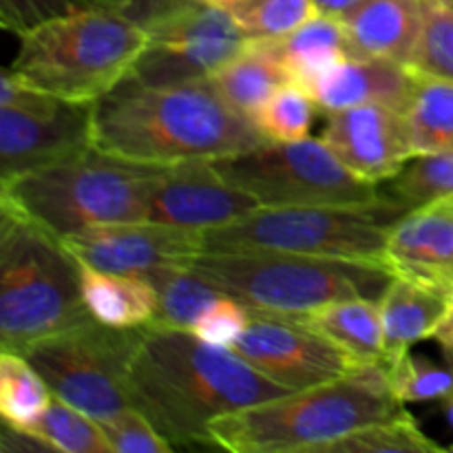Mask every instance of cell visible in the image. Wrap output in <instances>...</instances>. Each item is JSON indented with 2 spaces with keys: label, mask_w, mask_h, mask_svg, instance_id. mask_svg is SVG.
I'll return each mask as SVG.
<instances>
[{
  "label": "cell",
  "mask_w": 453,
  "mask_h": 453,
  "mask_svg": "<svg viewBox=\"0 0 453 453\" xmlns=\"http://www.w3.org/2000/svg\"><path fill=\"white\" fill-rule=\"evenodd\" d=\"M102 432L113 453H171L175 447L135 407L102 420Z\"/></svg>",
  "instance_id": "e575fe53"
},
{
  "label": "cell",
  "mask_w": 453,
  "mask_h": 453,
  "mask_svg": "<svg viewBox=\"0 0 453 453\" xmlns=\"http://www.w3.org/2000/svg\"><path fill=\"white\" fill-rule=\"evenodd\" d=\"M88 314L111 327H149L157 312L155 288L144 277L104 273L80 264Z\"/></svg>",
  "instance_id": "603a6c76"
},
{
  "label": "cell",
  "mask_w": 453,
  "mask_h": 453,
  "mask_svg": "<svg viewBox=\"0 0 453 453\" xmlns=\"http://www.w3.org/2000/svg\"><path fill=\"white\" fill-rule=\"evenodd\" d=\"M188 265L250 312L286 319L336 301H379L394 279L383 265L290 252H202Z\"/></svg>",
  "instance_id": "52a82bcc"
},
{
  "label": "cell",
  "mask_w": 453,
  "mask_h": 453,
  "mask_svg": "<svg viewBox=\"0 0 453 453\" xmlns=\"http://www.w3.org/2000/svg\"><path fill=\"white\" fill-rule=\"evenodd\" d=\"M317 3L319 13H326V16L341 18L348 9H352L358 0H314Z\"/></svg>",
  "instance_id": "ab89813d"
},
{
  "label": "cell",
  "mask_w": 453,
  "mask_h": 453,
  "mask_svg": "<svg viewBox=\"0 0 453 453\" xmlns=\"http://www.w3.org/2000/svg\"><path fill=\"white\" fill-rule=\"evenodd\" d=\"M420 34L407 66L453 82V9L441 0H420Z\"/></svg>",
  "instance_id": "836d02e7"
},
{
  "label": "cell",
  "mask_w": 453,
  "mask_h": 453,
  "mask_svg": "<svg viewBox=\"0 0 453 453\" xmlns=\"http://www.w3.org/2000/svg\"><path fill=\"white\" fill-rule=\"evenodd\" d=\"M453 447H442L427 436L407 410L392 418L379 420L357 429L349 436L327 447L326 453H447Z\"/></svg>",
  "instance_id": "f1b7e54d"
},
{
  "label": "cell",
  "mask_w": 453,
  "mask_h": 453,
  "mask_svg": "<svg viewBox=\"0 0 453 453\" xmlns=\"http://www.w3.org/2000/svg\"><path fill=\"white\" fill-rule=\"evenodd\" d=\"M317 102L312 93L296 82H286L265 100L252 122L268 142H295L310 137Z\"/></svg>",
  "instance_id": "4dcf8cb0"
},
{
  "label": "cell",
  "mask_w": 453,
  "mask_h": 453,
  "mask_svg": "<svg viewBox=\"0 0 453 453\" xmlns=\"http://www.w3.org/2000/svg\"><path fill=\"white\" fill-rule=\"evenodd\" d=\"M248 323H250V310L230 295H221L199 314L190 332L203 343L233 349Z\"/></svg>",
  "instance_id": "d590c367"
},
{
  "label": "cell",
  "mask_w": 453,
  "mask_h": 453,
  "mask_svg": "<svg viewBox=\"0 0 453 453\" xmlns=\"http://www.w3.org/2000/svg\"><path fill=\"white\" fill-rule=\"evenodd\" d=\"M323 142L361 180L383 184L414 157L405 115L385 104L330 111Z\"/></svg>",
  "instance_id": "2e32d148"
},
{
  "label": "cell",
  "mask_w": 453,
  "mask_h": 453,
  "mask_svg": "<svg viewBox=\"0 0 453 453\" xmlns=\"http://www.w3.org/2000/svg\"><path fill=\"white\" fill-rule=\"evenodd\" d=\"M146 327H111L88 319L35 341L22 357L38 370L51 394L97 423L128 410V365Z\"/></svg>",
  "instance_id": "30bf717a"
},
{
  "label": "cell",
  "mask_w": 453,
  "mask_h": 453,
  "mask_svg": "<svg viewBox=\"0 0 453 453\" xmlns=\"http://www.w3.org/2000/svg\"><path fill=\"white\" fill-rule=\"evenodd\" d=\"M414 71L401 62L374 56H352L327 71L308 88L321 111L357 104H385L405 113L414 93Z\"/></svg>",
  "instance_id": "ac0fdd59"
},
{
  "label": "cell",
  "mask_w": 453,
  "mask_h": 453,
  "mask_svg": "<svg viewBox=\"0 0 453 453\" xmlns=\"http://www.w3.org/2000/svg\"><path fill=\"white\" fill-rule=\"evenodd\" d=\"M257 208L261 203L221 177L212 159H190L159 168L150 184L146 221L203 233Z\"/></svg>",
  "instance_id": "5bb4252c"
},
{
  "label": "cell",
  "mask_w": 453,
  "mask_h": 453,
  "mask_svg": "<svg viewBox=\"0 0 453 453\" xmlns=\"http://www.w3.org/2000/svg\"><path fill=\"white\" fill-rule=\"evenodd\" d=\"M18 38L7 69L20 82L78 104H93L128 78L149 42L144 27L100 3Z\"/></svg>",
  "instance_id": "5b68a950"
},
{
  "label": "cell",
  "mask_w": 453,
  "mask_h": 453,
  "mask_svg": "<svg viewBox=\"0 0 453 453\" xmlns=\"http://www.w3.org/2000/svg\"><path fill=\"white\" fill-rule=\"evenodd\" d=\"M96 3L104 4V7L113 9V12L122 13L124 18L133 20L135 25L146 27L159 18L162 13L171 12L177 4L186 3V0H96Z\"/></svg>",
  "instance_id": "74e56055"
},
{
  "label": "cell",
  "mask_w": 453,
  "mask_h": 453,
  "mask_svg": "<svg viewBox=\"0 0 453 453\" xmlns=\"http://www.w3.org/2000/svg\"><path fill=\"white\" fill-rule=\"evenodd\" d=\"M352 56L410 65L420 34V0H358L339 18Z\"/></svg>",
  "instance_id": "d6986e66"
},
{
  "label": "cell",
  "mask_w": 453,
  "mask_h": 453,
  "mask_svg": "<svg viewBox=\"0 0 453 453\" xmlns=\"http://www.w3.org/2000/svg\"><path fill=\"white\" fill-rule=\"evenodd\" d=\"M274 40L290 82L305 88L349 56L343 22L326 13H317L299 29Z\"/></svg>",
  "instance_id": "cb8c5ba5"
},
{
  "label": "cell",
  "mask_w": 453,
  "mask_h": 453,
  "mask_svg": "<svg viewBox=\"0 0 453 453\" xmlns=\"http://www.w3.org/2000/svg\"><path fill=\"white\" fill-rule=\"evenodd\" d=\"M414 75V93L403 113L411 150L414 155L453 150V82L418 71Z\"/></svg>",
  "instance_id": "484cf974"
},
{
  "label": "cell",
  "mask_w": 453,
  "mask_h": 453,
  "mask_svg": "<svg viewBox=\"0 0 453 453\" xmlns=\"http://www.w3.org/2000/svg\"><path fill=\"white\" fill-rule=\"evenodd\" d=\"M93 3L96 0H0V25L22 35L44 22L91 7Z\"/></svg>",
  "instance_id": "8d00e7d4"
},
{
  "label": "cell",
  "mask_w": 453,
  "mask_h": 453,
  "mask_svg": "<svg viewBox=\"0 0 453 453\" xmlns=\"http://www.w3.org/2000/svg\"><path fill=\"white\" fill-rule=\"evenodd\" d=\"M385 265L453 305V202L414 208L389 224Z\"/></svg>",
  "instance_id": "e0dca14e"
},
{
  "label": "cell",
  "mask_w": 453,
  "mask_h": 453,
  "mask_svg": "<svg viewBox=\"0 0 453 453\" xmlns=\"http://www.w3.org/2000/svg\"><path fill=\"white\" fill-rule=\"evenodd\" d=\"M53 394L22 354L0 352V416L9 427L27 429L44 414Z\"/></svg>",
  "instance_id": "83f0119b"
},
{
  "label": "cell",
  "mask_w": 453,
  "mask_h": 453,
  "mask_svg": "<svg viewBox=\"0 0 453 453\" xmlns=\"http://www.w3.org/2000/svg\"><path fill=\"white\" fill-rule=\"evenodd\" d=\"M389 206H261L219 228L203 230L202 252H290L385 265Z\"/></svg>",
  "instance_id": "ba28073f"
},
{
  "label": "cell",
  "mask_w": 453,
  "mask_h": 453,
  "mask_svg": "<svg viewBox=\"0 0 453 453\" xmlns=\"http://www.w3.org/2000/svg\"><path fill=\"white\" fill-rule=\"evenodd\" d=\"M144 29L149 42L131 78L155 87L208 82L248 44L233 13L206 0H186Z\"/></svg>",
  "instance_id": "8fae6325"
},
{
  "label": "cell",
  "mask_w": 453,
  "mask_h": 453,
  "mask_svg": "<svg viewBox=\"0 0 453 453\" xmlns=\"http://www.w3.org/2000/svg\"><path fill=\"white\" fill-rule=\"evenodd\" d=\"M84 265L115 274L146 277L164 265H188L202 255V233L157 221H124L71 234L65 242Z\"/></svg>",
  "instance_id": "9a60e30c"
},
{
  "label": "cell",
  "mask_w": 453,
  "mask_h": 453,
  "mask_svg": "<svg viewBox=\"0 0 453 453\" xmlns=\"http://www.w3.org/2000/svg\"><path fill=\"white\" fill-rule=\"evenodd\" d=\"M248 40L283 38L319 13L314 0H239L228 7Z\"/></svg>",
  "instance_id": "d6a6232c"
},
{
  "label": "cell",
  "mask_w": 453,
  "mask_h": 453,
  "mask_svg": "<svg viewBox=\"0 0 453 453\" xmlns=\"http://www.w3.org/2000/svg\"><path fill=\"white\" fill-rule=\"evenodd\" d=\"M162 166L91 149L0 181V211L65 242L97 226L146 221L150 184Z\"/></svg>",
  "instance_id": "277c9868"
},
{
  "label": "cell",
  "mask_w": 453,
  "mask_h": 453,
  "mask_svg": "<svg viewBox=\"0 0 453 453\" xmlns=\"http://www.w3.org/2000/svg\"><path fill=\"white\" fill-rule=\"evenodd\" d=\"M234 352L273 383L301 392L352 374L361 363L319 332L286 317L250 312Z\"/></svg>",
  "instance_id": "7c38bea8"
},
{
  "label": "cell",
  "mask_w": 453,
  "mask_h": 453,
  "mask_svg": "<svg viewBox=\"0 0 453 453\" xmlns=\"http://www.w3.org/2000/svg\"><path fill=\"white\" fill-rule=\"evenodd\" d=\"M292 321L319 332L361 365H388L383 321L376 299H348L323 305Z\"/></svg>",
  "instance_id": "44dd1931"
},
{
  "label": "cell",
  "mask_w": 453,
  "mask_h": 453,
  "mask_svg": "<svg viewBox=\"0 0 453 453\" xmlns=\"http://www.w3.org/2000/svg\"><path fill=\"white\" fill-rule=\"evenodd\" d=\"M441 3L447 4V7H449V9H453V0H441Z\"/></svg>",
  "instance_id": "b9f144b4"
},
{
  "label": "cell",
  "mask_w": 453,
  "mask_h": 453,
  "mask_svg": "<svg viewBox=\"0 0 453 453\" xmlns=\"http://www.w3.org/2000/svg\"><path fill=\"white\" fill-rule=\"evenodd\" d=\"M93 146V104L56 97L42 109L0 106V181Z\"/></svg>",
  "instance_id": "4fadbf2b"
},
{
  "label": "cell",
  "mask_w": 453,
  "mask_h": 453,
  "mask_svg": "<svg viewBox=\"0 0 453 453\" xmlns=\"http://www.w3.org/2000/svg\"><path fill=\"white\" fill-rule=\"evenodd\" d=\"M88 319L82 268L69 248L40 226L0 211V349L22 354Z\"/></svg>",
  "instance_id": "8992f818"
},
{
  "label": "cell",
  "mask_w": 453,
  "mask_h": 453,
  "mask_svg": "<svg viewBox=\"0 0 453 453\" xmlns=\"http://www.w3.org/2000/svg\"><path fill=\"white\" fill-rule=\"evenodd\" d=\"M25 432L58 453H113L102 425L84 411L53 396L44 414Z\"/></svg>",
  "instance_id": "f546056e"
},
{
  "label": "cell",
  "mask_w": 453,
  "mask_h": 453,
  "mask_svg": "<svg viewBox=\"0 0 453 453\" xmlns=\"http://www.w3.org/2000/svg\"><path fill=\"white\" fill-rule=\"evenodd\" d=\"M385 202L398 212L453 202V150L414 155L398 175L379 184Z\"/></svg>",
  "instance_id": "4316f807"
},
{
  "label": "cell",
  "mask_w": 453,
  "mask_h": 453,
  "mask_svg": "<svg viewBox=\"0 0 453 453\" xmlns=\"http://www.w3.org/2000/svg\"><path fill=\"white\" fill-rule=\"evenodd\" d=\"M212 166L261 206H389L379 184L354 175L326 142L314 137L264 142L243 153L212 159Z\"/></svg>",
  "instance_id": "9c48e42d"
},
{
  "label": "cell",
  "mask_w": 453,
  "mask_h": 453,
  "mask_svg": "<svg viewBox=\"0 0 453 453\" xmlns=\"http://www.w3.org/2000/svg\"><path fill=\"white\" fill-rule=\"evenodd\" d=\"M405 410L385 365H361L317 388L290 392L212 420L217 449L233 453H326L357 429Z\"/></svg>",
  "instance_id": "3957f363"
},
{
  "label": "cell",
  "mask_w": 453,
  "mask_h": 453,
  "mask_svg": "<svg viewBox=\"0 0 453 453\" xmlns=\"http://www.w3.org/2000/svg\"><path fill=\"white\" fill-rule=\"evenodd\" d=\"M208 82L239 113L255 118L257 111L281 84L290 82L279 56L277 40H248L246 47L221 66Z\"/></svg>",
  "instance_id": "7402d4cb"
},
{
  "label": "cell",
  "mask_w": 453,
  "mask_h": 453,
  "mask_svg": "<svg viewBox=\"0 0 453 453\" xmlns=\"http://www.w3.org/2000/svg\"><path fill=\"white\" fill-rule=\"evenodd\" d=\"M388 380L394 396L407 403H442L453 396V358L438 365L427 357L407 352L388 363Z\"/></svg>",
  "instance_id": "1f68e13d"
},
{
  "label": "cell",
  "mask_w": 453,
  "mask_h": 453,
  "mask_svg": "<svg viewBox=\"0 0 453 453\" xmlns=\"http://www.w3.org/2000/svg\"><path fill=\"white\" fill-rule=\"evenodd\" d=\"M383 321L385 352L388 363L411 352L416 343L434 339L438 326L449 312L451 301L441 292L394 277L388 290L379 299Z\"/></svg>",
  "instance_id": "ffe728a7"
},
{
  "label": "cell",
  "mask_w": 453,
  "mask_h": 453,
  "mask_svg": "<svg viewBox=\"0 0 453 453\" xmlns=\"http://www.w3.org/2000/svg\"><path fill=\"white\" fill-rule=\"evenodd\" d=\"M434 339L442 345V349H445L447 357L453 358V305L449 308V312L445 314V319L441 321V326H438Z\"/></svg>",
  "instance_id": "f35d334b"
},
{
  "label": "cell",
  "mask_w": 453,
  "mask_h": 453,
  "mask_svg": "<svg viewBox=\"0 0 453 453\" xmlns=\"http://www.w3.org/2000/svg\"><path fill=\"white\" fill-rule=\"evenodd\" d=\"M441 405H442V411H445L447 423H449V427L453 429V396L447 398V401H442Z\"/></svg>",
  "instance_id": "60d3db41"
},
{
  "label": "cell",
  "mask_w": 453,
  "mask_h": 453,
  "mask_svg": "<svg viewBox=\"0 0 453 453\" xmlns=\"http://www.w3.org/2000/svg\"><path fill=\"white\" fill-rule=\"evenodd\" d=\"M265 140L211 82L155 87L124 78L93 102V146L137 164L219 159Z\"/></svg>",
  "instance_id": "7a4b0ae2"
},
{
  "label": "cell",
  "mask_w": 453,
  "mask_h": 453,
  "mask_svg": "<svg viewBox=\"0 0 453 453\" xmlns=\"http://www.w3.org/2000/svg\"><path fill=\"white\" fill-rule=\"evenodd\" d=\"M157 295V312L149 327L159 330H193L199 314L226 295L190 265H164L146 274Z\"/></svg>",
  "instance_id": "d4e9b609"
},
{
  "label": "cell",
  "mask_w": 453,
  "mask_h": 453,
  "mask_svg": "<svg viewBox=\"0 0 453 453\" xmlns=\"http://www.w3.org/2000/svg\"><path fill=\"white\" fill-rule=\"evenodd\" d=\"M131 405L173 447H215L212 420L286 396L234 349L215 348L188 330L146 327L128 365Z\"/></svg>",
  "instance_id": "6da1fadb"
}]
</instances>
